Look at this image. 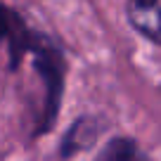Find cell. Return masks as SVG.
Listing matches in <instances>:
<instances>
[{"instance_id": "3957f363", "label": "cell", "mask_w": 161, "mask_h": 161, "mask_svg": "<svg viewBox=\"0 0 161 161\" xmlns=\"http://www.w3.org/2000/svg\"><path fill=\"white\" fill-rule=\"evenodd\" d=\"M7 45H10V64L17 66V62L21 59V55H24V50L31 45L29 43V36H26V29L24 24H21V19H17L14 14H12L10 10H7Z\"/></svg>"}, {"instance_id": "6da1fadb", "label": "cell", "mask_w": 161, "mask_h": 161, "mask_svg": "<svg viewBox=\"0 0 161 161\" xmlns=\"http://www.w3.org/2000/svg\"><path fill=\"white\" fill-rule=\"evenodd\" d=\"M130 24L154 43H161V0H128Z\"/></svg>"}, {"instance_id": "7a4b0ae2", "label": "cell", "mask_w": 161, "mask_h": 161, "mask_svg": "<svg viewBox=\"0 0 161 161\" xmlns=\"http://www.w3.org/2000/svg\"><path fill=\"white\" fill-rule=\"evenodd\" d=\"M95 161H147V159L133 140L114 137V140H109L102 147V152L97 154Z\"/></svg>"}]
</instances>
